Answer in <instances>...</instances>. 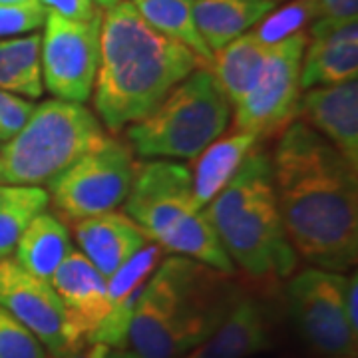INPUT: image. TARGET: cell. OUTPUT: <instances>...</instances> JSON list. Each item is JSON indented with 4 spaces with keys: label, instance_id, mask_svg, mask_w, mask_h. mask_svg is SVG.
Listing matches in <instances>:
<instances>
[{
    "label": "cell",
    "instance_id": "obj_1",
    "mask_svg": "<svg viewBox=\"0 0 358 358\" xmlns=\"http://www.w3.org/2000/svg\"><path fill=\"white\" fill-rule=\"evenodd\" d=\"M273 187L287 239L308 265L343 273L358 257V167L294 120L271 155Z\"/></svg>",
    "mask_w": 358,
    "mask_h": 358
},
{
    "label": "cell",
    "instance_id": "obj_2",
    "mask_svg": "<svg viewBox=\"0 0 358 358\" xmlns=\"http://www.w3.org/2000/svg\"><path fill=\"white\" fill-rule=\"evenodd\" d=\"M199 68L209 70L187 46L155 30L129 0L103 8L92 92L100 124L115 134L140 122Z\"/></svg>",
    "mask_w": 358,
    "mask_h": 358
},
{
    "label": "cell",
    "instance_id": "obj_3",
    "mask_svg": "<svg viewBox=\"0 0 358 358\" xmlns=\"http://www.w3.org/2000/svg\"><path fill=\"white\" fill-rule=\"evenodd\" d=\"M231 277L187 257H167L138 299L131 350L141 358H178L201 345L241 299Z\"/></svg>",
    "mask_w": 358,
    "mask_h": 358
},
{
    "label": "cell",
    "instance_id": "obj_4",
    "mask_svg": "<svg viewBox=\"0 0 358 358\" xmlns=\"http://www.w3.org/2000/svg\"><path fill=\"white\" fill-rule=\"evenodd\" d=\"M219 241L247 277L275 282L289 277L299 257L287 239L277 207L271 157L253 148L225 187L203 209Z\"/></svg>",
    "mask_w": 358,
    "mask_h": 358
},
{
    "label": "cell",
    "instance_id": "obj_5",
    "mask_svg": "<svg viewBox=\"0 0 358 358\" xmlns=\"http://www.w3.org/2000/svg\"><path fill=\"white\" fill-rule=\"evenodd\" d=\"M124 213L164 253L187 257L235 275V267L203 209L193 201L192 169L173 159L138 164Z\"/></svg>",
    "mask_w": 358,
    "mask_h": 358
},
{
    "label": "cell",
    "instance_id": "obj_6",
    "mask_svg": "<svg viewBox=\"0 0 358 358\" xmlns=\"http://www.w3.org/2000/svg\"><path fill=\"white\" fill-rule=\"evenodd\" d=\"M106 138L98 115L84 103L52 98L34 106L13 140L0 148V183L50 185Z\"/></svg>",
    "mask_w": 358,
    "mask_h": 358
},
{
    "label": "cell",
    "instance_id": "obj_7",
    "mask_svg": "<svg viewBox=\"0 0 358 358\" xmlns=\"http://www.w3.org/2000/svg\"><path fill=\"white\" fill-rule=\"evenodd\" d=\"M231 112L213 72L199 68L145 117L129 124L126 136L131 152L143 159H195L223 136Z\"/></svg>",
    "mask_w": 358,
    "mask_h": 358
},
{
    "label": "cell",
    "instance_id": "obj_8",
    "mask_svg": "<svg viewBox=\"0 0 358 358\" xmlns=\"http://www.w3.org/2000/svg\"><path fill=\"white\" fill-rule=\"evenodd\" d=\"M138 171L128 141L103 138L50 185V201L60 217L76 223L115 211L128 199Z\"/></svg>",
    "mask_w": 358,
    "mask_h": 358
},
{
    "label": "cell",
    "instance_id": "obj_9",
    "mask_svg": "<svg viewBox=\"0 0 358 358\" xmlns=\"http://www.w3.org/2000/svg\"><path fill=\"white\" fill-rule=\"evenodd\" d=\"M307 32L301 30L277 44H271L265 64L253 88L233 108V129L257 138H273L299 120L301 66Z\"/></svg>",
    "mask_w": 358,
    "mask_h": 358
},
{
    "label": "cell",
    "instance_id": "obj_10",
    "mask_svg": "<svg viewBox=\"0 0 358 358\" xmlns=\"http://www.w3.org/2000/svg\"><path fill=\"white\" fill-rule=\"evenodd\" d=\"M102 14L92 20H68L46 13L40 34L42 84L54 98L86 103L100 66Z\"/></svg>",
    "mask_w": 358,
    "mask_h": 358
},
{
    "label": "cell",
    "instance_id": "obj_11",
    "mask_svg": "<svg viewBox=\"0 0 358 358\" xmlns=\"http://www.w3.org/2000/svg\"><path fill=\"white\" fill-rule=\"evenodd\" d=\"M345 275L308 267L294 275L289 299L307 343L327 358H357V338L345 313Z\"/></svg>",
    "mask_w": 358,
    "mask_h": 358
},
{
    "label": "cell",
    "instance_id": "obj_12",
    "mask_svg": "<svg viewBox=\"0 0 358 358\" xmlns=\"http://www.w3.org/2000/svg\"><path fill=\"white\" fill-rule=\"evenodd\" d=\"M0 307L6 308L28 331L36 334L52 358L74 350L66 334V313L48 281L30 275L14 259H0Z\"/></svg>",
    "mask_w": 358,
    "mask_h": 358
},
{
    "label": "cell",
    "instance_id": "obj_13",
    "mask_svg": "<svg viewBox=\"0 0 358 358\" xmlns=\"http://www.w3.org/2000/svg\"><path fill=\"white\" fill-rule=\"evenodd\" d=\"M50 285L64 307L68 343L76 352L88 345L90 336L110 310L108 281L84 253L72 247L54 271Z\"/></svg>",
    "mask_w": 358,
    "mask_h": 358
},
{
    "label": "cell",
    "instance_id": "obj_14",
    "mask_svg": "<svg viewBox=\"0 0 358 358\" xmlns=\"http://www.w3.org/2000/svg\"><path fill=\"white\" fill-rule=\"evenodd\" d=\"M358 76V18L313 20L301 66V88L334 86Z\"/></svg>",
    "mask_w": 358,
    "mask_h": 358
},
{
    "label": "cell",
    "instance_id": "obj_15",
    "mask_svg": "<svg viewBox=\"0 0 358 358\" xmlns=\"http://www.w3.org/2000/svg\"><path fill=\"white\" fill-rule=\"evenodd\" d=\"M299 117L358 167L357 80L305 90L299 102Z\"/></svg>",
    "mask_w": 358,
    "mask_h": 358
},
{
    "label": "cell",
    "instance_id": "obj_16",
    "mask_svg": "<svg viewBox=\"0 0 358 358\" xmlns=\"http://www.w3.org/2000/svg\"><path fill=\"white\" fill-rule=\"evenodd\" d=\"M164 257L157 243H148L141 251L124 263L108 279V303L110 310L100 327L90 336V343H102L110 348H124L128 343V331L141 291L155 267Z\"/></svg>",
    "mask_w": 358,
    "mask_h": 358
},
{
    "label": "cell",
    "instance_id": "obj_17",
    "mask_svg": "<svg viewBox=\"0 0 358 358\" xmlns=\"http://www.w3.org/2000/svg\"><path fill=\"white\" fill-rule=\"evenodd\" d=\"M72 231L78 251L86 255L106 281L150 241L134 219L117 211L80 219L72 223Z\"/></svg>",
    "mask_w": 358,
    "mask_h": 358
},
{
    "label": "cell",
    "instance_id": "obj_18",
    "mask_svg": "<svg viewBox=\"0 0 358 358\" xmlns=\"http://www.w3.org/2000/svg\"><path fill=\"white\" fill-rule=\"evenodd\" d=\"M268 346V327L263 308L241 296L217 331L192 348L185 358H247Z\"/></svg>",
    "mask_w": 358,
    "mask_h": 358
},
{
    "label": "cell",
    "instance_id": "obj_19",
    "mask_svg": "<svg viewBox=\"0 0 358 358\" xmlns=\"http://www.w3.org/2000/svg\"><path fill=\"white\" fill-rule=\"evenodd\" d=\"M275 6V0H193L192 13L199 36L215 54L255 28Z\"/></svg>",
    "mask_w": 358,
    "mask_h": 358
},
{
    "label": "cell",
    "instance_id": "obj_20",
    "mask_svg": "<svg viewBox=\"0 0 358 358\" xmlns=\"http://www.w3.org/2000/svg\"><path fill=\"white\" fill-rule=\"evenodd\" d=\"M259 143V138L249 131H235L225 138H217L195 157L192 171L193 201L205 209L225 183L233 178L237 167L243 164L247 154Z\"/></svg>",
    "mask_w": 358,
    "mask_h": 358
},
{
    "label": "cell",
    "instance_id": "obj_21",
    "mask_svg": "<svg viewBox=\"0 0 358 358\" xmlns=\"http://www.w3.org/2000/svg\"><path fill=\"white\" fill-rule=\"evenodd\" d=\"M72 241L64 219L42 211L28 223L14 247L16 263L30 275L50 282L54 271L70 253Z\"/></svg>",
    "mask_w": 358,
    "mask_h": 358
},
{
    "label": "cell",
    "instance_id": "obj_22",
    "mask_svg": "<svg viewBox=\"0 0 358 358\" xmlns=\"http://www.w3.org/2000/svg\"><path fill=\"white\" fill-rule=\"evenodd\" d=\"M267 44H263L249 30L243 36L225 44L213 54L211 72L219 82L223 94L227 96L231 110L243 100L253 88L257 76L267 58Z\"/></svg>",
    "mask_w": 358,
    "mask_h": 358
},
{
    "label": "cell",
    "instance_id": "obj_23",
    "mask_svg": "<svg viewBox=\"0 0 358 358\" xmlns=\"http://www.w3.org/2000/svg\"><path fill=\"white\" fill-rule=\"evenodd\" d=\"M0 90L28 100L44 94L38 32L0 40Z\"/></svg>",
    "mask_w": 358,
    "mask_h": 358
},
{
    "label": "cell",
    "instance_id": "obj_24",
    "mask_svg": "<svg viewBox=\"0 0 358 358\" xmlns=\"http://www.w3.org/2000/svg\"><path fill=\"white\" fill-rule=\"evenodd\" d=\"M134 8L167 38L178 40L199 56L205 64H213V52L207 48L193 22V0H129Z\"/></svg>",
    "mask_w": 358,
    "mask_h": 358
},
{
    "label": "cell",
    "instance_id": "obj_25",
    "mask_svg": "<svg viewBox=\"0 0 358 358\" xmlns=\"http://www.w3.org/2000/svg\"><path fill=\"white\" fill-rule=\"evenodd\" d=\"M48 203V192L42 187L0 183V259L13 255L22 231Z\"/></svg>",
    "mask_w": 358,
    "mask_h": 358
},
{
    "label": "cell",
    "instance_id": "obj_26",
    "mask_svg": "<svg viewBox=\"0 0 358 358\" xmlns=\"http://www.w3.org/2000/svg\"><path fill=\"white\" fill-rule=\"evenodd\" d=\"M307 22H310L307 0H293L281 8L275 6L255 28H251V32L263 44L271 46L305 30Z\"/></svg>",
    "mask_w": 358,
    "mask_h": 358
},
{
    "label": "cell",
    "instance_id": "obj_27",
    "mask_svg": "<svg viewBox=\"0 0 358 358\" xmlns=\"http://www.w3.org/2000/svg\"><path fill=\"white\" fill-rule=\"evenodd\" d=\"M0 358H50L36 334L0 307Z\"/></svg>",
    "mask_w": 358,
    "mask_h": 358
},
{
    "label": "cell",
    "instance_id": "obj_28",
    "mask_svg": "<svg viewBox=\"0 0 358 358\" xmlns=\"http://www.w3.org/2000/svg\"><path fill=\"white\" fill-rule=\"evenodd\" d=\"M46 10L42 6H8L0 4V38L36 32L44 24Z\"/></svg>",
    "mask_w": 358,
    "mask_h": 358
},
{
    "label": "cell",
    "instance_id": "obj_29",
    "mask_svg": "<svg viewBox=\"0 0 358 358\" xmlns=\"http://www.w3.org/2000/svg\"><path fill=\"white\" fill-rule=\"evenodd\" d=\"M34 110V103L22 96H13L6 110L0 114V143H6L24 128L28 117Z\"/></svg>",
    "mask_w": 358,
    "mask_h": 358
},
{
    "label": "cell",
    "instance_id": "obj_30",
    "mask_svg": "<svg viewBox=\"0 0 358 358\" xmlns=\"http://www.w3.org/2000/svg\"><path fill=\"white\" fill-rule=\"evenodd\" d=\"M46 13H54L68 20H92L102 8L96 6L94 0H38Z\"/></svg>",
    "mask_w": 358,
    "mask_h": 358
},
{
    "label": "cell",
    "instance_id": "obj_31",
    "mask_svg": "<svg viewBox=\"0 0 358 358\" xmlns=\"http://www.w3.org/2000/svg\"><path fill=\"white\" fill-rule=\"evenodd\" d=\"M310 22L333 18V20H346L358 16V0H307Z\"/></svg>",
    "mask_w": 358,
    "mask_h": 358
},
{
    "label": "cell",
    "instance_id": "obj_32",
    "mask_svg": "<svg viewBox=\"0 0 358 358\" xmlns=\"http://www.w3.org/2000/svg\"><path fill=\"white\" fill-rule=\"evenodd\" d=\"M345 313L346 320L352 329V333L358 334V277L352 275L346 279L345 289Z\"/></svg>",
    "mask_w": 358,
    "mask_h": 358
},
{
    "label": "cell",
    "instance_id": "obj_33",
    "mask_svg": "<svg viewBox=\"0 0 358 358\" xmlns=\"http://www.w3.org/2000/svg\"><path fill=\"white\" fill-rule=\"evenodd\" d=\"M108 350H110V346L102 345V343H88L66 358H106Z\"/></svg>",
    "mask_w": 358,
    "mask_h": 358
},
{
    "label": "cell",
    "instance_id": "obj_34",
    "mask_svg": "<svg viewBox=\"0 0 358 358\" xmlns=\"http://www.w3.org/2000/svg\"><path fill=\"white\" fill-rule=\"evenodd\" d=\"M106 358H141L140 355H136L134 350H126V348H110Z\"/></svg>",
    "mask_w": 358,
    "mask_h": 358
},
{
    "label": "cell",
    "instance_id": "obj_35",
    "mask_svg": "<svg viewBox=\"0 0 358 358\" xmlns=\"http://www.w3.org/2000/svg\"><path fill=\"white\" fill-rule=\"evenodd\" d=\"M0 4H8V6H40L38 0H0Z\"/></svg>",
    "mask_w": 358,
    "mask_h": 358
},
{
    "label": "cell",
    "instance_id": "obj_36",
    "mask_svg": "<svg viewBox=\"0 0 358 358\" xmlns=\"http://www.w3.org/2000/svg\"><path fill=\"white\" fill-rule=\"evenodd\" d=\"M13 96H16V94H10V92H4V90H0V114L6 110V106L10 103Z\"/></svg>",
    "mask_w": 358,
    "mask_h": 358
},
{
    "label": "cell",
    "instance_id": "obj_37",
    "mask_svg": "<svg viewBox=\"0 0 358 358\" xmlns=\"http://www.w3.org/2000/svg\"><path fill=\"white\" fill-rule=\"evenodd\" d=\"M96 2V6L98 8H108V6H114V4H117V2H122V0H94Z\"/></svg>",
    "mask_w": 358,
    "mask_h": 358
},
{
    "label": "cell",
    "instance_id": "obj_38",
    "mask_svg": "<svg viewBox=\"0 0 358 358\" xmlns=\"http://www.w3.org/2000/svg\"><path fill=\"white\" fill-rule=\"evenodd\" d=\"M275 2H279V0H275Z\"/></svg>",
    "mask_w": 358,
    "mask_h": 358
}]
</instances>
